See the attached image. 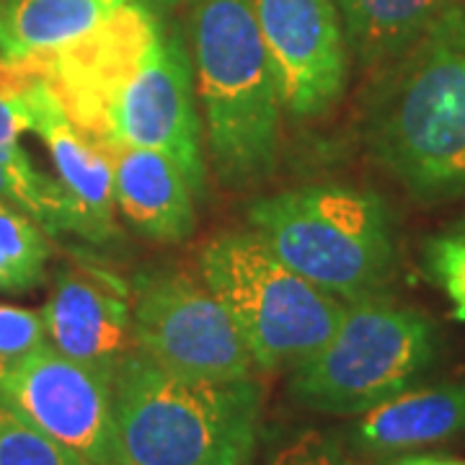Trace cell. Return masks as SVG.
I'll return each mask as SVG.
<instances>
[{"label": "cell", "instance_id": "15", "mask_svg": "<svg viewBox=\"0 0 465 465\" xmlns=\"http://www.w3.org/2000/svg\"><path fill=\"white\" fill-rule=\"evenodd\" d=\"M127 0H0V57L39 63L75 47Z\"/></svg>", "mask_w": 465, "mask_h": 465}, {"label": "cell", "instance_id": "28", "mask_svg": "<svg viewBox=\"0 0 465 465\" xmlns=\"http://www.w3.org/2000/svg\"><path fill=\"white\" fill-rule=\"evenodd\" d=\"M455 318H458V321H465V302L455 305Z\"/></svg>", "mask_w": 465, "mask_h": 465}, {"label": "cell", "instance_id": "7", "mask_svg": "<svg viewBox=\"0 0 465 465\" xmlns=\"http://www.w3.org/2000/svg\"><path fill=\"white\" fill-rule=\"evenodd\" d=\"M434 354L424 313L378 295L354 300L331 339L292 370L290 393L316 414L360 416L411 388Z\"/></svg>", "mask_w": 465, "mask_h": 465}, {"label": "cell", "instance_id": "24", "mask_svg": "<svg viewBox=\"0 0 465 465\" xmlns=\"http://www.w3.org/2000/svg\"><path fill=\"white\" fill-rule=\"evenodd\" d=\"M14 365H16L14 360H8V357H3V354H0V385H3L5 375L11 372V367H14Z\"/></svg>", "mask_w": 465, "mask_h": 465}, {"label": "cell", "instance_id": "16", "mask_svg": "<svg viewBox=\"0 0 465 465\" xmlns=\"http://www.w3.org/2000/svg\"><path fill=\"white\" fill-rule=\"evenodd\" d=\"M336 8L357 60L381 70L448 16L455 0H336Z\"/></svg>", "mask_w": 465, "mask_h": 465}, {"label": "cell", "instance_id": "19", "mask_svg": "<svg viewBox=\"0 0 465 465\" xmlns=\"http://www.w3.org/2000/svg\"><path fill=\"white\" fill-rule=\"evenodd\" d=\"M0 465H94L32 427L0 399Z\"/></svg>", "mask_w": 465, "mask_h": 465}, {"label": "cell", "instance_id": "10", "mask_svg": "<svg viewBox=\"0 0 465 465\" xmlns=\"http://www.w3.org/2000/svg\"><path fill=\"white\" fill-rule=\"evenodd\" d=\"M282 112L311 122L347 91V32L336 0H251Z\"/></svg>", "mask_w": 465, "mask_h": 465}, {"label": "cell", "instance_id": "4", "mask_svg": "<svg viewBox=\"0 0 465 465\" xmlns=\"http://www.w3.org/2000/svg\"><path fill=\"white\" fill-rule=\"evenodd\" d=\"M262 416L253 378L168 372L140 349L114 372L116 442L124 465H249Z\"/></svg>", "mask_w": 465, "mask_h": 465}, {"label": "cell", "instance_id": "3", "mask_svg": "<svg viewBox=\"0 0 465 465\" xmlns=\"http://www.w3.org/2000/svg\"><path fill=\"white\" fill-rule=\"evenodd\" d=\"M202 134L217 179L243 189L277 166L282 104L251 0H192Z\"/></svg>", "mask_w": 465, "mask_h": 465}, {"label": "cell", "instance_id": "27", "mask_svg": "<svg viewBox=\"0 0 465 465\" xmlns=\"http://www.w3.org/2000/svg\"><path fill=\"white\" fill-rule=\"evenodd\" d=\"M134 3H143V5H168V3H173V0H134Z\"/></svg>", "mask_w": 465, "mask_h": 465}, {"label": "cell", "instance_id": "13", "mask_svg": "<svg viewBox=\"0 0 465 465\" xmlns=\"http://www.w3.org/2000/svg\"><path fill=\"white\" fill-rule=\"evenodd\" d=\"M96 145L112 166L116 210L143 238L182 243L194 232V192L168 155L119 140Z\"/></svg>", "mask_w": 465, "mask_h": 465}, {"label": "cell", "instance_id": "26", "mask_svg": "<svg viewBox=\"0 0 465 465\" xmlns=\"http://www.w3.org/2000/svg\"><path fill=\"white\" fill-rule=\"evenodd\" d=\"M430 465H465L463 460H448V458H430Z\"/></svg>", "mask_w": 465, "mask_h": 465}, {"label": "cell", "instance_id": "12", "mask_svg": "<svg viewBox=\"0 0 465 465\" xmlns=\"http://www.w3.org/2000/svg\"><path fill=\"white\" fill-rule=\"evenodd\" d=\"M32 133L39 134L54 163V179L65 192L73 210V231L91 243H106L116 232L114 225V182L112 166L99 145L81 133L50 85L39 75L24 91Z\"/></svg>", "mask_w": 465, "mask_h": 465}, {"label": "cell", "instance_id": "2", "mask_svg": "<svg viewBox=\"0 0 465 465\" xmlns=\"http://www.w3.org/2000/svg\"><path fill=\"white\" fill-rule=\"evenodd\" d=\"M362 130L370 155L416 197L465 192V16L458 8L378 70Z\"/></svg>", "mask_w": 465, "mask_h": 465}, {"label": "cell", "instance_id": "18", "mask_svg": "<svg viewBox=\"0 0 465 465\" xmlns=\"http://www.w3.org/2000/svg\"><path fill=\"white\" fill-rule=\"evenodd\" d=\"M50 246L32 217L0 200V290L21 292L42 282Z\"/></svg>", "mask_w": 465, "mask_h": 465}, {"label": "cell", "instance_id": "21", "mask_svg": "<svg viewBox=\"0 0 465 465\" xmlns=\"http://www.w3.org/2000/svg\"><path fill=\"white\" fill-rule=\"evenodd\" d=\"M266 465H351L331 437L321 432H302L284 442Z\"/></svg>", "mask_w": 465, "mask_h": 465}, {"label": "cell", "instance_id": "25", "mask_svg": "<svg viewBox=\"0 0 465 465\" xmlns=\"http://www.w3.org/2000/svg\"><path fill=\"white\" fill-rule=\"evenodd\" d=\"M393 465H430V458H406V460H399Z\"/></svg>", "mask_w": 465, "mask_h": 465}, {"label": "cell", "instance_id": "23", "mask_svg": "<svg viewBox=\"0 0 465 465\" xmlns=\"http://www.w3.org/2000/svg\"><path fill=\"white\" fill-rule=\"evenodd\" d=\"M34 78L36 75L26 65L0 57V91H21V88L32 84Z\"/></svg>", "mask_w": 465, "mask_h": 465}, {"label": "cell", "instance_id": "20", "mask_svg": "<svg viewBox=\"0 0 465 465\" xmlns=\"http://www.w3.org/2000/svg\"><path fill=\"white\" fill-rule=\"evenodd\" d=\"M47 341L42 311L0 305V354L18 362L32 349Z\"/></svg>", "mask_w": 465, "mask_h": 465}, {"label": "cell", "instance_id": "11", "mask_svg": "<svg viewBox=\"0 0 465 465\" xmlns=\"http://www.w3.org/2000/svg\"><path fill=\"white\" fill-rule=\"evenodd\" d=\"M42 321L50 347L109 375L137 349L130 292L96 266L57 269Z\"/></svg>", "mask_w": 465, "mask_h": 465}, {"label": "cell", "instance_id": "8", "mask_svg": "<svg viewBox=\"0 0 465 465\" xmlns=\"http://www.w3.org/2000/svg\"><path fill=\"white\" fill-rule=\"evenodd\" d=\"M134 344L168 372L204 381L251 378L253 360L225 305L183 269H153L134 280Z\"/></svg>", "mask_w": 465, "mask_h": 465}, {"label": "cell", "instance_id": "14", "mask_svg": "<svg viewBox=\"0 0 465 465\" xmlns=\"http://www.w3.org/2000/svg\"><path fill=\"white\" fill-rule=\"evenodd\" d=\"M465 432V385L406 388L360 414L351 430L354 445L365 452H401L437 445Z\"/></svg>", "mask_w": 465, "mask_h": 465}, {"label": "cell", "instance_id": "1", "mask_svg": "<svg viewBox=\"0 0 465 465\" xmlns=\"http://www.w3.org/2000/svg\"><path fill=\"white\" fill-rule=\"evenodd\" d=\"M50 85L94 143L119 140L168 155L194 194L204 192V134L182 36L148 5L127 0L75 47L21 63Z\"/></svg>", "mask_w": 465, "mask_h": 465}, {"label": "cell", "instance_id": "5", "mask_svg": "<svg viewBox=\"0 0 465 465\" xmlns=\"http://www.w3.org/2000/svg\"><path fill=\"white\" fill-rule=\"evenodd\" d=\"M249 223L284 264L344 302L372 298L391 280V215L367 189L313 183L280 192L253 202Z\"/></svg>", "mask_w": 465, "mask_h": 465}, {"label": "cell", "instance_id": "22", "mask_svg": "<svg viewBox=\"0 0 465 465\" xmlns=\"http://www.w3.org/2000/svg\"><path fill=\"white\" fill-rule=\"evenodd\" d=\"M24 91H0V150L18 145V137L32 127Z\"/></svg>", "mask_w": 465, "mask_h": 465}, {"label": "cell", "instance_id": "9", "mask_svg": "<svg viewBox=\"0 0 465 465\" xmlns=\"http://www.w3.org/2000/svg\"><path fill=\"white\" fill-rule=\"evenodd\" d=\"M0 399L88 463L124 465L116 442L114 375L70 360L45 341L11 367Z\"/></svg>", "mask_w": 465, "mask_h": 465}, {"label": "cell", "instance_id": "17", "mask_svg": "<svg viewBox=\"0 0 465 465\" xmlns=\"http://www.w3.org/2000/svg\"><path fill=\"white\" fill-rule=\"evenodd\" d=\"M0 200L29 215L45 232L73 231V210L57 179L36 171L26 150H0Z\"/></svg>", "mask_w": 465, "mask_h": 465}, {"label": "cell", "instance_id": "6", "mask_svg": "<svg viewBox=\"0 0 465 465\" xmlns=\"http://www.w3.org/2000/svg\"><path fill=\"white\" fill-rule=\"evenodd\" d=\"M200 277L225 305L264 372L295 370L339 329L347 302L284 264L256 231H228L204 243Z\"/></svg>", "mask_w": 465, "mask_h": 465}]
</instances>
